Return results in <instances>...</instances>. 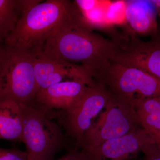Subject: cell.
<instances>
[{
    "mask_svg": "<svg viewBox=\"0 0 160 160\" xmlns=\"http://www.w3.org/2000/svg\"><path fill=\"white\" fill-rule=\"evenodd\" d=\"M111 96V92L105 84L95 79L74 106L56 114L58 123L65 130L66 135L75 140L76 146Z\"/></svg>",
    "mask_w": 160,
    "mask_h": 160,
    "instance_id": "6",
    "label": "cell"
},
{
    "mask_svg": "<svg viewBox=\"0 0 160 160\" xmlns=\"http://www.w3.org/2000/svg\"><path fill=\"white\" fill-rule=\"evenodd\" d=\"M140 126L137 114L130 100L112 93L111 98L83 136L78 148L90 149L108 140L132 132Z\"/></svg>",
    "mask_w": 160,
    "mask_h": 160,
    "instance_id": "5",
    "label": "cell"
},
{
    "mask_svg": "<svg viewBox=\"0 0 160 160\" xmlns=\"http://www.w3.org/2000/svg\"><path fill=\"white\" fill-rule=\"evenodd\" d=\"M152 5L154 6L156 9H160V0H154L151 1Z\"/></svg>",
    "mask_w": 160,
    "mask_h": 160,
    "instance_id": "22",
    "label": "cell"
},
{
    "mask_svg": "<svg viewBox=\"0 0 160 160\" xmlns=\"http://www.w3.org/2000/svg\"><path fill=\"white\" fill-rule=\"evenodd\" d=\"M155 142L143 128L120 137L108 140L100 146L85 149L93 160H127Z\"/></svg>",
    "mask_w": 160,
    "mask_h": 160,
    "instance_id": "11",
    "label": "cell"
},
{
    "mask_svg": "<svg viewBox=\"0 0 160 160\" xmlns=\"http://www.w3.org/2000/svg\"><path fill=\"white\" fill-rule=\"evenodd\" d=\"M34 53L33 67L37 92L66 80L94 79L91 73L82 66L55 59L43 54L41 51Z\"/></svg>",
    "mask_w": 160,
    "mask_h": 160,
    "instance_id": "10",
    "label": "cell"
},
{
    "mask_svg": "<svg viewBox=\"0 0 160 160\" xmlns=\"http://www.w3.org/2000/svg\"><path fill=\"white\" fill-rule=\"evenodd\" d=\"M126 7L127 2L125 1L109 2L106 9V15L107 21L110 26L127 22Z\"/></svg>",
    "mask_w": 160,
    "mask_h": 160,
    "instance_id": "17",
    "label": "cell"
},
{
    "mask_svg": "<svg viewBox=\"0 0 160 160\" xmlns=\"http://www.w3.org/2000/svg\"><path fill=\"white\" fill-rule=\"evenodd\" d=\"M0 160H28V157L26 151L0 147Z\"/></svg>",
    "mask_w": 160,
    "mask_h": 160,
    "instance_id": "18",
    "label": "cell"
},
{
    "mask_svg": "<svg viewBox=\"0 0 160 160\" xmlns=\"http://www.w3.org/2000/svg\"><path fill=\"white\" fill-rule=\"evenodd\" d=\"M94 80H66L39 90L36 95L33 106L46 114L53 109L68 110L82 96Z\"/></svg>",
    "mask_w": 160,
    "mask_h": 160,
    "instance_id": "9",
    "label": "cell"
},
{
    "mask_svg": "<svg viewBox=\"0 0 160 160\" xmlns=\"http://www.w3.org/2000/svg\"><path fill=\"white\" fill-rule=\"evenodd\" d=\"M1 42H0V57H1V55H2V52L3 50V48H4V46H2V45H1Z\"/></svg>",
    "mask_w": 160,
    "mask_h": 160,
    "instance_id": "24",
    "label": "cell"
},
{
    "mask_svg": "<svg viewBox=\"0 0 160 160\" xmlns=\"http://www.w3.org/2000/svg\"><path fill=\"white\" fill-rule=\"evenodd\" d=\"M42 2V0H16L17 7L20 17Z\"/></svg>",
    "mask_w": 160,
    "mask_h": 160,
    "instance_id": "21",
    "label": "cell"
},
{
    "mask_svg": "<svg viewBox=\"0 0 160 160\" xmlns=\"http://www.w3.org/2000/svg\"><path fill=\"white\" fill-rule=\"evenodd\" d=\"M82 149V148H81ZM54 160H89L86 149H79L76 147L69 150L66 154Z\"/></svg>",
    "mask_w": 160,
    "mask_h": 160,
    "instance_id": "19",
    "label": "cell"
},
{
    "mask_svg": "<svg viewBox=\"0 0 160 160\" xmlns=\"http://www.w3.org/2000/svg\"><path fill=\"white\" fill-rule=\"evenodd\" d=\"M142 152L145 160H160V145L155 142L146 146Z\"/></svg>",
    "mask_w": 160,
    "mask_h": 160,
    "instance_id": "20",
    "label": "cell"
},
{
    "mask_svg": "<svg viewBox=\"0 0 160 160\" xmlns=\"http://www.w3.org/2000/svg\"><path fill=\"white\" fill-rule=\"evenodd\" d=\"M109 2L99 1L98 4L92 9L81 12L85 22L92 28L110 26L107 18L106 11Z\"/></svg>",
    "mask_w": 160,
    "mask_h": 160,
    "instance_id": "16",
    "label": "cell"
},
{
    "mask_svg": "<svg viewBox=\"0 0 160 160\" xmlns=\"http://www.w3.org/2000/svg\"><path fill=\"white\" fill-rule=\"evenodd\" d=\"M23 112V142L28 160H54L65 147L62 128L44 112L20 104Z\"/></svg>",
    "mask_w": 160,
    "mask_h": 160,
    "instance_id": "4",
    "label": "cell"
},
{
    "mask_svg": "<svg viewBox=\"0 0 160 160\" xmlns=\"http://www.w3.org/2000/svg\"><path fill=\"white\" fill-rule=\"evenodd\" d=\"M23 112L20 104L0 102V139L23 142Z\"/></svg>",
    "mask_w": 160,
    "mask_h": 160,
    "instance_id": "13",
    "label": "cell"
},
{
    "mask_svg": "<svg viewBox=\"0 0 160 160\" xmlns=\"http://www.w3.org/2000/svg\"><path fill=\"white\" fill-rule=\"evenodd\" d=\"M96 80L104 83L112 94L129 100L135 98L160 100V79L136 67L112 62Z\"/></svg>",
    "mask_w": 160,
    "mask_h": 160,
    "instance_id": "7",
    "label": "cell"
},
{
    "mask_svg": "<svg viewBox=\"0 0 160 160\" xmlns=\"http://www.w3.org/2000/svg\"><path fill=\"white\" fill-rule=\"evenodd\" d=\"M78 10L75 2L67 0L42 2L20 17L4 40L5 45L24 51H40L51 34Z\"/></svg>",
    "mask_w": 160,
    "mask_h": 160,
    "instance_id": "2",
    "label": "cell"
},
{
    "mask_svg": "<svg viewBox=\"0 0 160 160\" xmlns=\"http://www.w3.org/2000/svg\"><path fill=\"white\" fill-rule=\"evenodd\" d=\"M152 138L154 139L156 142L160 145V132L155 135L153 136Z\"/></svg>",
    "mask_w": 160,
    "mask_h": 160,
    "instance_id": "23",
    "label": "cell"
},
{
    "mask_svg": "<svg viewBox=\"0 0 160 160\" xmlns=\"http://www.w3.org/2000/svg\"><path fill=\"white\" fill-rule=\"evenodd\" d=\"M118 40V49L112 62L138 68L160 79V40Z\"/></svg>",
    "mask_w": 160,
    "mask_h": 160,
    "instance_id": "8",
    "label": "cell"
},
{
    "mask_svg": "<svg viewBox=\"0 0 160 160\" xmlns=\"http://www.w3.org/2000/svg\"><path fill=\"white\" fill-rule=\"evenodd\" d=\"M151 1L127 2L126 18L133 30L140 34H148L156 30V9Z\"/></svg>",
    "mask_w": 160,
    "mask_h": 160,
    "instance_id": "12",
    "label": "cell"
},
{
    "mask_svg": "<svg viewBox=\"0 0 160 160\" xmlns=\"http://www.w3.org/2000/svg\"><path fill=\"white\" fill-rule=\"evenodd\" d=\"M0 57V102L34 106L37 86L33 52L4 46Z\"/></svg>",
    "mask_w": 160,
    "mask_h": 160,
    "instance_id": "3",
    "label": "cell"
},
{
    "mask_svg": "<svg viewBox=\"0 0 160 160\" xmlns=\"http://www.w3.org/2000/svg\"><path fill=\"white\" fill-rule=\"evenodd\" d=\"M92 29L78 9L48 38L41 52L55 59L82 66L96 79L112 62L118 44Z\"/></svg>",
    "mask_w": 160,
    "mask_h": 160,
    "instance_id": "1",
    "label": "cell"
},
{
    "mask_svg": "<svg viewBox=\"0 0 160 160\" xmlns=\"http://www.w3.org/2000/svg\"><path fill=\"white\" fill-rule=\"evenodd\" d=\"M20 18L16 0H0V42L14 30Z\"/></svg>",
    "mask_w": 160,
    "mask_h": 160,
    "instance_id": "15",
    "label": "cell"
},
{
    "mask_svg": "<svg viewBox=\"0 0 160 160\" xmlns=\"http://www.w3.org/2000/svg\"><path fill=\"white\" fill-rule=\"evenodd\" d=\"M134 107L140 126L152 137L160 132V100L135 98L130 100Z\"/></svg>",
    "mask_w": 160,
    "mask_h": 160,
    "instance_id": "14",
    "label": "cell"
}]
</instances>
